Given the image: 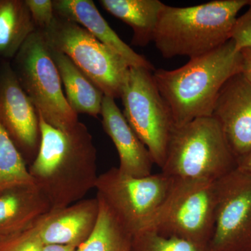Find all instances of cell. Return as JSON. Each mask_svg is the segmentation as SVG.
Listing matches in <instances>:
<instances>
[{
  "mask_svg": "<svg viewBox=\"0 0 251 251\" xmlns=\"http://www.w3.org/2000/svg\"><path fill=\"white\" fill-rule=\"evenodd\" d=\"M53 6L56 16L85 28L100 42L121 56L128 67L143 68L151 72L155 70L151 63L120 39L92 0H54Z\"/></svg>",
  "mask_w": 251,
  "mask_h": 251,
  "instance_id": "obj_15",
  "label": "cell"
},
{
  "mask_svg": "<svg viewBox=\"0 0 251 251\" xmlns=\"http://www.w3.org/2000/svg\"><path fill=\"white\" fill-rule=\"evenodd\" d=\"M248 6L247 12L237 18L231 37L239 51L251 47V0Z\"/></svg>",
  "mask_w": 251,
  "mask_h": 251,
  "instance_id": "obj_24",
  "label": "cell"
},
{
  "mask_svg": "<svg viewBox=\"0 0 251 251\" xmlns=\"http://www.w3.org/2000/svg\"><path fill=\"white\" fill-rule=\"evenodd\" d=\"M34 184L23 155L0 123V195Z\"/></svg>",
  "mask_w": 251,
  "mask_h": 251,
  "instance_id": "obj_21",
  "label": "cell"
},
{
  "mask_svg": "<svg viewBox=\"0 0 251 251\" xmlns=\"http://www.w3.org/2000/svg\"><path fill=\"white\" fill-rule=\"evenodd\" d=\"M48 45L65 54L84 74L111 98H121L129 72L125 59L77 23L56 16L44 30Z\"/></svg>",
  "mask_w": 251,
  "mask_h": 251,
  "instance_id": "obj_7",
  "label": "cell"
},
{
  "mask_svg": "<svg viewBox=\"0 0 251 251\" xmlns=\"http://www.w3.org/2000/svg\"><path fill=\"white\" fill-rule=\"evenodd\" d=\"M97 198L99 211L97 224L90 237L77 248L76 251H131L133 234L107 204Z\"/></svg>",
  "mask_w": 251,
  "mask_h": 251,
  "instance_id": "obj_20",
  "label": "cell"
},
{
  "mask_svg": "<svg viewBox=\"0 0 251 251\" xmlns=\"http://www.w3.org/2000/svg\"><path fill=\"white\" fill-rule=\"evenodd\" d=\"M52 209L37 186H20L0 195V244L29 230Z\"/></svg>",
  "mask_w": 251,
  "mask_h": 251,
  "instance_id": "obj_16",
  "label": "cell"
},
{
  "mask_svg": "<svg viewBox=\"0 0 251 251\" xmlns=\"http://www.w3.org/2000/svg\"><path fill=\"white\" fill-rule=\"evenodd\" d=\"M242 57V74L251 83V47L240 50Z\"/></svg>",
  "mask_w": 251,
  "mask_h": 251,
  "instance_id": "obj_26",
  "label": "cell"
},
{
  "mask_svg": "<svg viewBox=\"0 0 251 251\" xmlns=\"http://www.w3.org/2000/svg\"><path fill=\"white\" fill-rule=\"evenodd\" d=\"M250 0H214L175 7L165 5L153 42L162 57H201L232 37L237 15Z\"/></svg>",
  "mask_w": 251,
  "mask_h": 251,
  "instance_id": "obj_3",
  "label": "cell"
},
{
  "mask_svg": "<svg viewBox=\"0 0 251 251\" xmlns=\"http://www.w3.org/2000/svg\"><path fill=\"white\" fill-rule=\"evenodd\" d=\"M100 115L104 130L118 153V169L124 174L135 177L151 175L154 163L151 154L128 125L115 99L104 96Z\"/></svg>",
  "mask_w": 251,
  "mask_h": 251,
  "instance_id": "obj_14",
  "label": "cell"
},
{
  "mask_svg": "<svg viewBox=\"0 0 251 251\" xmlns=\"http://www.w3.org/2000/svg\"><path fill=\"white\" fill-rule=\"evenodd\" d=\"M45 246L30 231L0 244V251H43Z\"/></svg>",
  "mask_w": 251,
  "mask_h": 251,
  "instance_id": "obj_25",
  "label": "cell"
},
{
  "mask_svg": "<svg viewBox=\"0 0 251 251\" xmlns=\"http://www.w3.org/2000/svg\"><path fill=\"white\" fill-rule=\"evenodd\" d=\"M152 73L143 68L130 67L121 99L126 120L148 148L153 163L161 168L175 125Z\"/></svg>",
  "mask_w": 251,
  "mask_h": 251,
  "instance_id": "obj_8",
  "label": "cell"
},
{
  "mask_svg": "<svg viewBox=\"0 0 251 251\" xmlns=\"http://www.w3.org/2000/svg\"><path fill=\"white\" fill-rule=\"evenodd\" d=\"M212 117L219 122L238 162L251 151V83L242 73L222 87Z\"/></svg>",
  "mask_w": 251,
  "mask_h": 251,
  "instance_id": "obj_12",
  "label": "cell"
},
{
  "mask_svg": "<svg viewBox=\"0 0 251 251\" xmlns=\"http://www.w3.org/2000/svg\"><path fill=\"white\" fill-rule=\"evenodd\" d=\"M36 29L25 0H0V58L14 59Z\"/></svg>",
  "mask_w": 251,
  "mask_h": 251,
  "instance_id": "obj_19",
  "label": "cell"
},
{
  "mask_svg": "<svg viewBox=\"0 0 251 251\" xmlns=\"http://www.w3.org/2000/svg\"><path fill=\"white\" fill-rule=\"evenodd\" d=\"M21 87L38 114L50 125L68 130L78 123L62 89L57 68L44 33L36 29L18 51L12 66Z\"/></svg>",
  "mask_w": 251,
  "mask_h": 251,
  "instance_id": "obj_5",
  "label": "cell"
},
{
  "mask_svg": "<svg viewBox=\"0 0 251 251\" xmlns=\"http://www.w3.org/2000/svg\"><path fill=\"white\" fill-rule=\"evenodd\" d=\"M237 168L222 128L211 116L175 127L161 169L173 179L216 181Z\"/></svg>",
  "mask_w": 251,
  "mask_h": 251,
  "instance_id": "obj_4",
  "label": "cell"
},
{
  "mask_svg": "<svg viewBox=\"0 0 251 251\" xmlns=\"http://www.w3.org/2000/svg\"><path fill=\"white\" fill-rule=\"evenodd\" d=\"M77 248L74 246L48 245L44 247L43 251H76Z\"/></svg>",
  "mask_w": 251,
  "mask_h": 251,
  "instance_id": "obj_28",
  "label": "cell"
},
{
  "mask_svg": "<svg viewBox=\"0 0 251 251\" xmlns=\"http://www.w3.org/2000/svg\"><path fill=\"white\" fill-rule=\"evenodd\" d=\"M49 49L58 70L69 106L77 115L98 116L105 96L102 91L67 55L50 46Z\"/></svg>",
  "mask_w": 251,
  "mask_h": 251,
  "instance_id": "obj_17",
  "label": "cell"
},
{
  "mask_svg": "<svg viewBox=\"0 0 251 251\" xmlns=\"http://www.w3.org/2000/svg\"><path fill=\"white\" fill-rule=\"evenodd\" d=\"M237 169L251 175V151L238 161Z\"/></svg>",
  "mask_w": 251,
  "mask_h": 251,
  "instance_id": "obj_27",
  "label": "cell"
},
{
  "mask_svg": "<svg viewBox=\"0 0 251 251\" xmlns=\"http://www.w3.org/2000/svg\"><path fill=\"white\" fill-rule=\"evenodd\" d=\"M213 251H251V175L238 170L216 181Z\"/></svg>",
  "mask_w": 251,
  "mask_h": 251,
  "instance_id": "obj_10",
  "label": "cell"
},
{
  "mask_svg": "<svg viewBox=\"0 0 251 251\" xmlns=\"http://www.w3.org/2000/svg\"><path fill=\"white\" fill-rule=\"evenodd\" d=\"M105 11L133 29V45L145 47L153 42L165 4L159 0H100Z\"/></svg>",
  "mask_w": 251,
  "mask_h": 251,
  "instance_id": "obj_18",
  "label": "cell"
},
{
  "mask_svg": "<svg viewBox=\"0 0 251 251\" xmlns=\"http://www.w3.org/2000/svg\"><path fill=\"white\" fill-rule=\"evenodd\" d=\"M216 181L173 179L164 202L145 230L209 244L215 225Z\"/></svg>",
  "mask_w": 251,
  "mask_h": 251,
  "instance_id": "obj_6",
  "label": "cell"
},
{
  "mask_svg": "<svg viewBox=\"0 0 251 251\" xmlns=\"http://www.w3.org/2000/svg\"><path fill=\"white\" fill-rule=\"evenodd\" d=\"M99 211L98 198L82 199L66 207L51 209L29 231L44 246L78 247L92 234Z\"/></svg>",
  "mask_w": 251,
  "mask_h": 251,
  "instance_id": "obj_13",
  "label": "cell"
},
{
  "mask_svg": "<svg viewBox=\"0 0 251 251\" xmlns=\"http://www.w3.org/2000/svg\"><path fill=\"white\" fill-rule=\"evenodd\" d=\"M38 115L40 147L29 172L52 209H61L84 199L95 188L99 176L97 150L82 122L60 130Z\"/></svg>",
  "mask_w": 251,
  "mask_h": 251,
  "instance_id": "obj_1",
  "label": "cell"
},
{
  "mask_svg": "<svg viewBox=\"0 0 251 251\" xmlns=\"http://www.w3.org/2000/svg\"><path fill=\"white\" fill-rule=\"evenodd\" d=\"M0 123L21 153L34 161L41 143L39 115L6 61L0 65Z\"/></svg>",
  "mask_w": 251,
  "mask_h": 251,
  "instance_id": "obj_11",
  "label": "cell"
},
{
  "mask_svg": "<svg viewBox=\"0 0 251 251\" xmlns=\"http://www.w3.org/2000/svg\"><path fill=\"white\" fill-rule=\"evenodd\" d=\"M131 251H213L209 244H199L175 237H166L153 230L135 234Z\"/></svg>",
  "mask_w": 251,
  "mask_h": 251,
  "instance_id": "obj_22",
  "label": "cell"
},
{
  "mask_svg": "<svg viewBox=\"0 0 251 251\" xmlns=\"http://www.w3.org/2000/svg\"><path fill=\"white\" fill-rule=\"evenodd\" d=\"M242 73V57L233 41L190 59L174 70L153 71V80L170 109L175 126L212 116L216 99L227 81Z\"/></svg>",
  "mask_w": 251,
  "mask_h": 251,
  "instance_id": "obj_2",
  "label": "cell"
},
{
  "mask_svg": "<svg viewBox=\"0 0 251 251\" xmlns=\"http://www.w3.org/2000/svg\"><path fill=\"white\" fill-rule=\"evenodd\" d=\"M173 183L163 173L135 177L112 168L99 175L97 197L133 234L143 232L164 202Z\"/></svg>",
  "mask_w": 251,
  "mask_h": 251,
  "instance_id": "obj_9",
  "label": "cell"
},
{
  "mask_svg": "<svg viewBox=\"0 0 251 251\" xmlns=\"http://www.w3.org/2000/svg\"><path fill=\"white\" fill-rule=\"evenodd\" d=\"M36 29L44 30L50 27L55 18L52 0H25Z\"/></svg>",
  "mask_w": 251,
  "mask_h": 251,
  "instance_id": "obj_23",
  "label": "cell"
}]
</instances>
